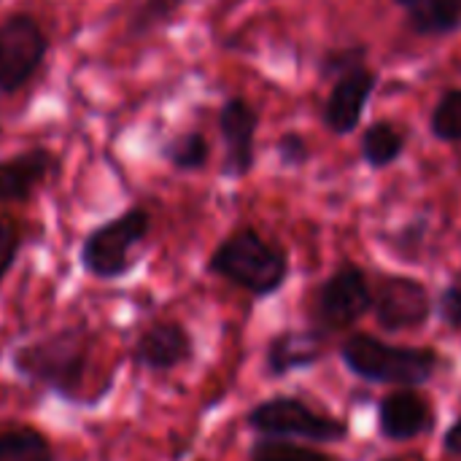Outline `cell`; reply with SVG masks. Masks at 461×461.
<instances>
[{
    "label": "cell",
    "instance_id": "1",
    "mask_svg": "<svg viewBox=\"0 0 461 461\" xmlns=\"http://www.w3.org/2000/svg\"><path fill=\"white\" fill-rule=\"evenodd\" d=\"M208 273L249 292L257 300L276 294L289 278L286 251L259 230L243 227L227 235L208 259Z\"/></svg>",
    "mask_w": 461,
    "mask_h": 461
},
{
    "label": "cell",
    "instance_id": "2",
    "mask_svg": "<svg viewBox=\"0 0 461 461\" xmlns=\"http://www.w3.org/2000/svg\"><path fill=\"white\" fill-rule=\"evenodd\" d=\"M340 359L357 378L397 389H419L429 384L440 367V354L429 346H397L365 332L343 340Z\"/></svg>",
    "mask_w": 461,
    "mask_h": 461
},
{
    "label": "cell",
    "instance_id": "3",
    "mask_svg": "<svg viewBox=\"0 0 461 461\" xmlns=\"http://www.w3.org/2000/svg\"><path fill=\"white\" fill-rule=\"evenodd\" d=\"M86 359L89 343L84 330H59L49 338L19 346L11 357L19 378L65 400L78 397Z\"/></svg>",
    "mask_w": 461,
    "mask_h": 461
},
{
    "label": "cell",
    "instance_id": "4",
    "mask_svg": "<svg viewBox=\"0 0 461 461\" xmlns=\"http://www.w3.org/2000/svg\"><path fill=\"white\" fill-rule=\"evenodd\" d=\"M151 232V213L143 205H130L113 219L86 232L78 262L97 281H119L135 267V251Z\"/></svg>",
    "mask_w": 461,
    "mask_h": 461
},
{
    "label": "cell",
    "instance_id": "5",
    "mask_svg": "<svg viewBox=\"0 0 461 461\" xmlns=\"http://www.w3.org/2000/svg\"><path fill=\"white\" fill-rule=\"evenodd\" d=\"M246 424L259 438L305 440V443H338L348 435V424L338 416L321 413L292 394L270 397L254 405Z\"/></svg>",
    "mask_w": 461,
    "mask_h": 461
},
{
    "label": "cell",
    "instance_id": "6",
    "mask_svg": "<svg viewBox=\"0 0 461 461\" xmlns=\"http://www.w3.org/2000/svg\"><path fill=\"white\" fill-rule=\"evenodd\" d=\"M373 311V284L367 273L346 262L321 281L313 294L311 316L319 335L346 332Z\"/></svg>",
    "mask_w": 461,
    "mask_h": 461
},
{
    "label": "cell",
    "instance_id": "7",
    "mask_svg": "<svg viewBox=\"0 0 461 461\" xmlns=\"http://www.w3.org/2000/svg\"><path fill=\"white\" fill-rule=\"evenodd\" d=\"M49 54V35L32 14H11L0 22V95L22 92Z\"/></svg>",
    "mask_w": 461,
    "mask_h": 461
},
{
    "label": "cell",
    "instance_id": "8",
    "mask_svg": "<svg viewBox=\"0 0 461 461\" xmlns=\"http://www.w3.org/2000/svg\"><path fill=\"white\" fill-rule=\"evenodd\" d=\"M435 311L429 289L411 276H378L373 286V313L386 332L421 330Z\"/></svg>",
    "mask_w": 461,
    "mask_h": 461
},
{
    "label": "cell",
    "instance_id": "9",
    "mask_svg": "<svg viewBox=\"0 0 461 461\" xmlns=\"http://www.w3.org/2000/svg\"><path fill=\"white\" fill-rule=\"evenodd\" d=\"M257 127L259 113L246 97H230L219 108V135L224 143V178H243L257 162Z\"/></svg>",
    "mask_w": 461,
    "mask_h": 461
},
{
    "label": "cell",
    "instance_id": "10",
    "mask_svg": "<svg viewBox=\"0 0 461 461\" xmlns=\"http://www.w3.org/2000/svg\"><path fill=\"white\" fill-rule=\"evenodd\" d=\"M435 427L432 402L419 389H394L378 405V432L392 443L416 440Z\"/></svg>",
    "mask_w": 461,
    "mask_h": 461
},
{
    "label": "cell",
    "instance_id": "11",
    "mask_svg": "<svg viewBox=\"0 0 461 461\" xmlns=\"http://www.w3.org/2000/svg\"><path fill=\"white\" fill-rule=\"evenodd\" d=\"M57 167L59 159L46 146H32L0 159V203H30Z\"/></svg>",
    "mask_w": 461,
    "mask_h": 461
},
{
    "label": "cell",
    "instance_id": "12",
    "mask_svg": "<svg viewBox=\"0 0 461 461\" xmlns=\"http://www.w3.org/2000/svg\"><path fill=\"white\" fill-rule=\"evenodd\" d=\"M375 89V73L362 68H354L335 78L330 97L324 103V124L335 135H351L365 113V105Z\"/></svg>",
    "mask_w": 461,
    "mask_h": 461
},
{
    "label": "cell",
    "instance_id": "13",
    "mask_svg": "<svg viewBox=\"0 0 461 461\" xmlns=\"http://www.w3.org/2000/svg\"><path fill=\"white\" fill-rule=\"evenodd\" d=\"M194 354L192 335L178 321H157L146 327L132 348V359L151 373H170Z\"/></svg>",
    "mask_w": 461,
    "mask_h": 461
},
{
    "label": "cell",
    "instance_id": "14",
    "mask_svg": "<svg viewBox=\"0 0 461 461\" xmlns=\"http://www.w3.org/2000/svg\"><path fill=\"white\" fill-rule=\"evenodd\" d=\"M321 338L313 332H278L265 348V365L273 378L313 367L321 359Z\"/></svg>",
    "mask_w": 461,
    "mask_h": 461
},
{
    "label": "cell",
    "instance_id": "15",
    "mask_svg": "<svg viewBox=\"0 0 461 461\" xmlns=\"http://www.w3.org/2000/svg\"><path fill=\"white\" fill-rule=\"evenodd\" d=\"M408 27L429 38L459 30L461 0H416L408 5Z\"/></svg>",
    "mask_w": 461,
    "mask_h": 461
},
{
    "label": "cell",
    "instance_id": "16",
    "mask_svg": "<svg viewBox=\"0 0 461 461\" xmlns=\"http://www.w3.org/2000/svg\"><path fill=\"white\" fill-rule=\"evenodd\" d=\"M405 151V132L392 122H373L362 135V157L370 167L384 170Z\"/></svg>",
    "mask_w": 461,
    "mask_h": 461
},
{
    "label": "cell",
    "instance_id": "17",
    "mask_svg": "<svg viewBox=\"0 0 461 461\" xmlns=\"http://www.w3.org/2000/svg\"><path fill=\"white\" fill-rule=\"evenodd\" d=\"M162 159L178 173H197L211 159V143L200 130H186L159 149Z\"/></svg>",
    "mask_w": 461,
    "mask_h": 461
},
{
    "label": "cell",
    "instance_id": "18",
    "mask_svg": "<svg viewBox=\"0 0 461 461\" xmlns=\"http://www.w3.org/2000/svg\"><path fill=\"white\" fill-rule=\"evenodd\" d=\"M0 461H54L49 438L32 427L0 429Z\"/></svg>",
    "mask_w": 461,
    "mask_h": 461
},
{
    "label": "cell",
    "instance_id": "19",
    "mask_svg": "<svg viewBox=\"0 0 461 461\" xmlns=\"http://www.w3.org/2000/svg\"><path fill=\"white\" fill-rule=\"evenodd\" d=\"M184 0H140L132 16L127 19L130 38H146L159 27H167L181 11Z\"/></svg>",
    "mask_w": 461,
    "mask_h": 461
},
{
    "label": "cell",
    "instance_id": "20",
    "mask_svg": "<svg viewBox=\"0 0 461 461\" xmlns=\"http://www.w3.org/2000/svg\"><path fill=\"white\" fill-rule=\"evenodd\" d=\"M251 461H338L324 451H316L311 446H300L292 440L278 438H259L251 446Z\"/></svg>",
    "mask_w": 461,
    "mask_h": 461
},
{
    "label": "cell",
    "instance_id": "21",
    "mask_svg": "<svg viewBox=\"0 0 461 461\" xmlns=\"http://www.w3.org/2000/svg\"><path fill=\"white\" fill-rule=\"evenodd\" d=\"M432 135L443 143H459L461 140V89H448L438 100L432 119H429Z\"/></svg>",
    "mask_w": 461,
    "mask_h": 461
},
{
    "label": "cell",
    "instance_id": "22",
    "mask_svg": "<svg viewBox=\"0 0 461 461\" xmlns=\"http://www.w3.org/2000/svg\"><path fill=\"white\" fill-rule=\"evenodd\" d=\"M365 54L367 49L365 46H346V49H332L321 57V76H335L340 78L343 73L354 70V68H362L365 62Z\"/></svg>",
    "mask_w": 461,
    "mask_h": 461
},
{
    "label": "cell",
    "instance_id": "23",
    "mask_svg": "<svg viewBox=\"0 0 461 461\" xmlns=\"http://www.w3.org/2000/svg\"><path fill=\"white\" fill-rule=\"evenodd\" d=\"M22 249V232L16 227V221L11 216L0 213V286L5 281V276L11 273V267L16 265Z\"/></svg>",
    "mask_w": 461,
    "mask_h": 461
},
{
    "label": "cell",
    "instance_id": "24",
    "mask_svg": "<svg viewBox=\"0 0 461 461\" xmlns=\"http://www.w3.org/2000/svg\"><path fill=\"white\" fill-rule=\"evenodd\" d=\"M276 151H278L281 165H286V167H303V165L311 159L308 140H305L300 132H284V135L278 138Z\"/></svg>",
    "mask_w": 461,
    "mask_h": 461
},
{
    "label": "cell",
    "instance_id": "25",
    "mask_svg": "<svg viewBox=\"0 0 461 461\" xmlns=\"http://www.w3.org/2000/svg\"><path fill=\"white\" fill-rule=\"evenodd\" d=\"M435 311H438L440 321L448 330L461 332V284H451V286H446L440 292V297L435 303Z\"/></svg>",
    "mask_w": 461,
    "mask_h": 461
},
{
    "label": "cell",
    "instance_id": "26",
    "mask_svg": "<svg viewBox=\"0 0 461 461\" xmlns=\"http://www.w3.org/2000/svg\"><path fill=\"white\" fill-rule=\"evenodd\" d=\"M443 448L451 454V456H459L461 459V416L448 427L446 438H443Z\"/></svg>",
    "mask_w": 461,
    "mask_h": 461
},
{
    "label": "cell",
    "instance_id": "27",
    "mask_svg": "<svg viewBox=\"0 0 461 461\" xmlns=\"http://www.w3.org/2000/svg\"><path fill=\"white\" fill-rule=\"evenodd\" d=\"M394 3H400V5H405V8H408V5H413L416 0H394Z\"/></svg>",
    "mask_w": 461,
    "mask_h": 461
},
{
    "label": "cell",
    "instance_id": "28",
    "mask_svg": "<svg viewBox=\"0 0 461 461\" xmlns=\"http://www.w3.org/2000/svg\"><path fill=\"white\" fill-rule=\"evenodd\" d=\"M384 461H397V459H384Z\"/></svg>",
    "mask_w": 461,
    "mask_h": 461
},
{
    "label": "cell",
    "instance_id": "29",
    "mask_svg": "<svg viewBox=\"0 0 461 461\" xmlns=\"http://www.w3.org/2000/svg\"><path fill=\"white\" fill-rule=\"evenodd\" d=\"M0 132H3V130H0Z\"/></svg>",
    "mask_w": 461,
    "mask_h": 461
}]
</instances>
